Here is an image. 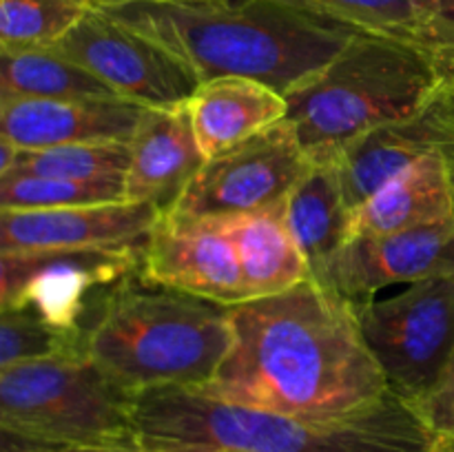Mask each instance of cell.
I'll return each instance as SVG.
<instances>
[{"label":"cell","instance_id":"6da1fadb","mask_svg":"<svg viewBox=\"0 0 454 452\" xmlns=\"http://www.w3.org/2000/svg\"><path fill=\"white\" fill-rule=\"evenodd\" d=\"M229 319L231 348L200 393L313 421L357 419L395 397L353 304L315 277L229 306Z\"/></svg>","mask_w":454,"mask_h":452},{"label":"cell","instance_id":"7a4b0ae2","mask_svg":"<svg viewBox=\"0 0 454 452\" xmlns=\"http://www.w3.org/2000/svg\"><path fill=\"white\" fill-rule=\"evenodd\" d=\"M100 12L180 58L200 82L239 75L279 93L319 74L355 35L282 0H136Z\"/></svg>","mask_w":454,"mask_h":452},{"label":"cell","instance_id":"3957f363","mask_svg":"<svg viewBox=\"0 0 454 452\" xmlns=\"http://www.w3.org/2000/svg\"><path fill=\"white\" fill-rule=\"evenodd\" d=\"M149 452H434L433 434L402 399L348 421H313L238 406L191 388L136 394Z\"/></svg>","mask_w":454,"mask_h":452},{"label":"cell","instance_id":"277c9868","mask_svg":"<svg viewBox=\"0 0 454 452\" xmlns=\"http://www.w3.org/2000/svg\"><path fill=\"white\" fill-rule=\"evenodd\" d=\"M229 306L124 279L89 319L82 353L129 393L204 388L231 348Z\"/></svg>","mask_w":454,"mask_h":452},{"label":"cell","instance_id":"5b68a950","mask_svg":"<svg viewBox=\"0 0 454 452\" xmlns=\"http://www.w3.org/2000/svg\"><path fill=\"white\" fill-rule=\"evenodd\" d=\"M442 80L421 44L355 34L319 74L284 93L286 120L309 158L326 160L380 124L419 115Z\"/></svg>","mask_w":454,"mask_h":452},{"label":"cell","instance_id":"8992f818","mask_svg":"<svg viewBox=\"0 0 454 452\" xmlns=\"http://www.w3.org/2000/svg\"><path fill=\"white\" fill-rule=\"evenodd\" d=\"M133 401L136 394L84 353L3 368V452L27 446H142Z\"/></svg>","mask_w":454,"mask_h":452},{"label":"cell","instance_id":"52a82bcc","mask_svg":"<svg viewBox=\"0 0 454 452\" xmlns=\"http://www.w3.org/2000/svg\"><path fill=\"white\" fill-rule=\"evenodd\" d=\"M353 310L390 393L417 401L454 355V273L428 275L390 297L353 304Z\"/></svg>","mask_w":454,"mask_h":452},{"label":"cell","instance_id":"ba28073f","mask_svg":"<svg viewBox=\"0 0 454 452\" xmlns=\"http://www.w3.org/2000/svg\"><path fill=\"white\" fill-rule=\"evenodd\" d=\"M140 264L142 248L0 253V308H27L82 341L106 295Z\"/></svg>","mask_w":454,"mask_h":452},{"label":"cell","instance_id":"9c48e42d","mask_svg":"<svg viewBox=\"0 0 454 452\" xmlns=\"http://www.w3.org/2000/svg\"><path fill=\"white\" fill-rule=\"evenodd\" d=\"M310 168V158L288 120L238 146L207 158L186 186L176 213L186 217H233L286 202Z\"/></svg>","mask_w":454,"mask_h":452},{"label":"cell","instance_id":"30bf717a","mask_svg":"<svg viewBox=\"0 0 454 452\" xmlns=\"http://www.w3.org/2000/svg\"><path fill=\"white\" fill-rule=\"evenodd\" d=\"M49 49L109 84L120 97L146 109L186 105L200 84L193 69L180 58L100 9H89Z\"/></svg>","mask_w":454,"mask_h":452},{"label":"cell","instance_id":"8fae6325","mask_svg":"<svg viewBox=\"0 0 454 452\" xmlns=\"http://www.w3.org/2000/svg\"><path fill=\"white\" fill-rule=\"evenodd\" d=\"M454 273V220L388 235H357L310 269L313 277L350 304L390 286Z\"/></svg>","mask_w":454,"mask_h":452},{"label":"cell","instance_id":"7c38bea8","mask_svg":"<svg viewBox=\"0 0 454 452\" xmlns=\"http://www.w3.org/2000/svg\"><path fill=\"white\" fill-rule=\"evenodd\" d=\"M140 277L222 306L247 301L238 248L213 217L160 215L142 246Z\"/></svg>","mask_w":454,"mask_h":452},{"label":"cell","instance_id":"4fadbf2b","mask_svg":"<svg viewBox=\"0 0 454 452\" xmlns=\"http://www.w3.org/2000/svg\"><path fill=\"white\" fill-rule=\"evenodd\" d=\"M162 213L146 202L44 211H0V253L56 248H142Z\"/></svg>","mask_w":454,"mask_h":452},{"label":"cell","instance_id":"5bb4252c","mask_svg":"<svg viewBox=\"0 0 454 452\" xmlns=\"http://www.w3.org/2000/svg\"><path fill=\"white\" fill-rule=\"evenodd\" d=\"M146 106L109 100H0V136L22 151L62 144L131 142Z\"/></svg>","mask_w":454,"mask_h":452},{"label":"cell","instance_id":"9a60e30c","mask_svg":"<svg viewBox=\"0 0 454 452\" xmlns=\"http://www.w3.org/2000/svg\"><path fill=\"white\" fill-rule=\"evenodd\" d=\"M129 146L131 162L124 175V199L153 204L162 215L177 207L207 162L186 105L146 109Z\"/></svg>","mask_w":454,"mask_h":452},{"label":"cell","instance_id":"2e32d148","mask_svg":"<svg viewBox=\"0 0 454 452\" xmlns=\"http://www.w3.org/2000/svg\"><path fill=\"white\" fill-rule=\"evenodd\" d=\"M186 106L204 158L233 149L288 115L284 93L239 75L204 80Z\"/></svg>","mask_w":454,"mask_h":452},{"label":"cell","instance_id":"e0dca14e","mask_svg":"<svg viewBox=\"0 0 454 452\" xmlns=\"http://www.w3.org/2000/svg\"><path fill=\"white\" fill-rule=\"evenodd\" d=\"M454 220V195L437 151L399 173L350 215V238L388 235Z\"/></svg>","mask_w":454,"mask_h":452},{"label":"cell","instance_id":"ac0fdd59","mask_svg":"<svg viewBox=\"0 0 454 452\" xmlns=\"http://www.w3.org/2000/svg\"><path fill=\"white\" fill-rule=\"evenodd\" d=\"M213 220H220L222 229L238 248L247 301L279 295L313 277L309 260L286 224L284 204Z\"/></svg>","mask_w":454,"mask_h":452},{"label":"cell","instance_id":"d6986e66","mask_svg":"<svg viewBox=\"0 0 454 452\" xmlns=\"http://www.w3.org/2000/svg\"><path fill=\"white\" fill-rule=\"evenodd\" d=\"M430 151L433 144L419 113L380 124L341 144L326 160L335 164L346 204L355 211Z\"/></svg>","mask_w":454,"mask_h":452},{"label":"cell","instance_id":"ffe728a7","mask_svg":"<svg viewBox=\"0 0 454 452\" xmlns=\"http://www.w3.org/2000/svg\"><path fill=\"white\" fill-rule=\"evenodd\" d=\"M284 215L310 269L348 242L353 211L331 160H310V168L284 202Z\"/></svg>","mask_w":454,"mask_h":452},{"label":"cell","instance_id":"44dd1931","mask_svg":"<svg viewBox=\"0 0 454 452\" xmlns=\"http://www.w3.org/2000/svg\"><path fill=\"white\" fill-rule=\"evenodd\" d=\"M13 97L109 100L120 96L109 84L98 80L75 62L58 56L51 49H31V51H3L0 100H13Z\"/></svg>","mask_w":454,"mask_h":452},{"label":"cell","instance_id":"7402d4cb","mask_svg":"<svg viewBox=\"0 0 454 452\" xmlns=\"http://www.w3.org/2000/svg\"><path fill=\"white\" fill-rule=\"evenodd\" d=\"M306 13L346 27L421 44V0H282Z\"/></svg>","mask_w":454,"mask_h":452},{"label":"cell","instance_id":"603a6c76","mask_svg":"<svg viewBox=\"0 0 454 452\" xmlns=\"http://www.w3.org/2000/svg\"><path fill=\"white\" fill-rule=\"evenodd\" d=\"M129 162H131L129 142L62 144L49 146V149H20L16 167L9 173H34V175L65 177V180L80 182H124Z\"/></svg>","mask_w":454,"mask_h":452},{"label":"cell","instance_id":"cb8c5ba5","mask_svg":"<svg viewBox=\"0 0 454 452\" xmlns=\"http://www.w3.org/2000/svg\"><path fill=\"white\" fill-rule=\"evenodd\" d=\"M84 0H0L3 51L49 49L89 12Z\"/></svg>","mask_w":454,"mask_h":452},{"label":"cell","instance_id":"d4e9b609","mask_svg":"<svg viewBox=\"0 0 454 452\" xmlns=\"http://www.w3.org/2000/svg\"><path fill=\"white\" fill-rule=\"evenodd\" d=\"M122 199L124 182L120 180L80 182L34 173L0 175V211H44Z\"/></svg>","mask_w":454,"mask_h":452},{"label":"cell","instance_id":"484cf974","mask_svg":"<svg viewBox=\"0 0 454 452\" xmlns=\"http://www.w3.org/2000/svg\"><path fill=\"white\" fill-rule=\"evenodd\" d=\"M71 353H82L80 337L51 326L27 308H0V370Z\"/></svg>","mask_w":454,"mask_h":452},{"label":"cell","instance_id":"4316f807","mask_svg":"<svg viewBox=\"0 0 454 452\" xmlns=\"http://www.w3.org/2000/svg\"><path fill=\"white\" fill-rule=\"evenodd\" d=\"M434 439V452L454 448V355L439 379L417 401L408 403Z\"/></svg>","mask_w":454,"mask_h":452},{"label":"cell","instance_id":"83f0119b","mask_svg":"<svg viewBox=\"0 0 454 452\" xmlns=\"http://www.w3.org/2000/svg\"><path fill=\"white\" fill-rule=\"evenodd\" d=\"M430 144L443 160L454 195V78H443L421 111Z\"/></svg>","mask_w":454,"mask_h":452},{"label":"cell","instance_id":"f1b7e54d","mask_svg":"<svg viewBox=\"0 0 454 452\" xmlns=\"http://www.w3.org/2000/svg\"><path fill=\"white\" fill-rule=\"evenodd\" d=\"M421 47L433 56L454 53V0H421Z\"/></svg>","mask_w":454,"mask_h":452},{"label":"cell","instance_id":"f546056e","mask_svg":"<svg viewBox=\"0 0 454 452\" xmlns=\"http://www.w3.org/2000/svg\"><path fill=\"white\" fill-rule=\"evenodd\" d=\"M4 452H149L142 446H27Z\"/></svg>","mask_w":454,"mask_h":452},{"label":"cell","instance_id":"4dcf8cb0","mask_svg":"<svg viewBox=\"0 0 454 452\" xmlns=\"http://www.w3.org/2000/svg\"><path fill=\"white\" fill-rule=\"evenodd\" d=\"M18 153H20V149L13 142H9L7 137L0 136V175H4V173L16 167Z\"/></svg>","mask_w":454,"mask_h":452},{"label":"cell","instance_id":"1f68e13d","mask_svg":"<svg viewBox=\"0 0 454 452\" xmlns=\"http://www.w3.org/2000/svg\"><path fill=\"white\" fill-rule=\"evenodd\" d=\"M437 62V69L442 78H454V53H446V56H433Z\"/></svg>","mask_w":454,"mask_h":452},{"label":"cell","instance_id":"d6a6232c","mask_svg":"<svg viewBox=\"0 0 454 452\" xmlns=\"http://www.w3.org/2000/svg\"><path fill=\"white\" fill-rule=\"evenodd\" d=\"M91 9H105L114 7V4H124V3H136V0H84Z\"/></svg>","mask_w":454,"mask_h":452},{"label":"cell","instance_id":"836d02e7","mask_svg":"<svg viewBox=\"0 0 454 452\" xmlns=\"http://www.w3.org/2000/svg\"><path fill=\"white\" fill-rule=\"evenodd\" d=\"M443 452H454V448H452V450H443Z\"/></svg>","mask_w":454,"mask_h":452},{"label":"cell","instance_id":"e575fe53","mask_svg":"<svg viewBox=\"0 0 454 452\" xmlns=\"http://www.w3.org/2000/svg\"><path fill=\"white\" fill-rule=\"evenodd\" d=\"M155 452H164V450H155Z\"/></svg>","mask_w":454,"mask_h":452}]
</instances>
